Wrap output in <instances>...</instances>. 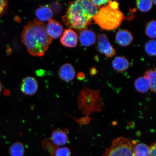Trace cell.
Wrapping results in <instances>:
<instances>
[{"mask_svg":"<svg viewBox=\"0 0 156 156\" xmlns=\"http://www.w3.org/2000/svg\"><path fill=\"white\" fill-rule=\"evenodd\" d=\"M150 147L146 144L137 143L134 146V156H149Z\"/></svg>","mask_w":156,"mask_h":156,"instance_id":"18","label":"cell"},{"mask_svg":"<svg viewBox=\"0 0 156 156\" xmlns=\"http://www.w3.org/2000/svg\"><path fill=\"white\" fill-rule=\"evenodd\" d=\"M98 10L90 1L77 0L68 4L66 14L62 17L64 24L70 29L81 31L90 25Z\"/></svg>","mask_w":156,"mask_h":156,"instance_id":"2","label":"cell"},{"mask_svg":"<svg viewBox=\"0 0 156 156\" xmlns=\"http://www.w3.org/2000/svg\"><path fill=\"white\" fill-rule=\"evenodd\" d=\"M21 41L31 55L42 56L51 43L52 38L48 34L44 23L36 19L24 27Z\"/></svg>","mask_w":156,"mask_h":156,"instance_id":"1","label":"cell"},{"mask_svg":"<svg viewBox=\"0 0 156 156\" xmlns=\"http://www.w3.org/2000/svg\"><path fill=\"white\" fill-rule=\"evenodd\" d=\"M2 89V85L1 81H0V93H1V92Z\"/></svg>","mask_w":156,"mask_h":156,"instance_id":"27","label":"cell"},{"mask_svg":"<svg viewBox=\"0 0 156 156\" xmlns=\"http://www.w3.org/2000/svg\"><path fill=\"white\" fill-rule=\"evenodd\" d=\"M147 78L151 85V90L152 92L156 93V72L155 70L151 69L145 72V75Z\"/></svg>","mask_w":156,"mask_h":156,"instance_id":"20","label":"cell"},{"mask_svg":"<svg viewBox=\"0 0 156 156\" xmlns=\"http://www.w3.org/2000/svg\"><path fill=\"white\" fill-rule=\"evenodd\" d=\"M126 18L119 9H113L107 5L98 9L93 19L101 29L111 31L118 28Z\"/></svg>","mask_w":156,"mask_h":156,"instance_id":"3","label":"cell"},{"mask_svg":"<svg viewBox=\"0 0 156 156\" xmlns=\"http://www.w3.org/2000/svg\"><path fill=\"white\" fill-rule=\"evenodd\" d=\"M136 141L124 137L113 140L102 156H134V148Z\"/></svg>","mask_w":156,"mask_h":156,"instance_id":"4","label":"cell"},{"mask_svg":"<svg viewBox=\"0 0 156 156\" xmlns=\"http://www.w3.org/2000/svg\"><path fill=\"white\" fill-rule=\"evenodd\" d=\"M7 9V1L0 0V18L6 12Z\"/></svg>","mask_w":156,"mask_h":156,"instance_id":"23","label":"cell"},{"mask_svg":"<svg viewBox=\"0 0 156 156\" xmlns=\"http://www.w3.org/2000/svg\"><path fill=\"white\" fill-rule=\"evenodd\" d=\"M84 76V75L83 73H80L78 74L77 77L79 79L82 80L83 79Z\"/></svg>","mask_w":156,"mask_h":156,"instance_id":"26","label":"cell"},{"mask_svg":"<svg viewBox=\"0 0 156 156\" xmlns=\"http://www.w3.org/2000/svg\"><path fill=\"white\" fill-rule=\"evenodd\" d=\"M110 1H105V0H101V1H97V0H91L90 1L94 5L97 7H101L102 5L108 4Z\"/></svg>","mask_w":156,"mask_h":156,"instance_id":"24","label":"cell"},{"mask_svg":"<svg viewBox=\"0 0 156 156\" xmlns=\"http://www.w3.org/2000/svg\"><path fill=\"white\" fill-rule=\"evenodd\" d=\"M46 29L49 36L54 39L60 37L63 31V26L60 23L52 19L48 21Z\"/></svg>","mask_w":156,"mask_h":156,"instance_id":"9","label":"cell"},{"mask_svg":"<svg viewBox=\"0 0 156 156\" xmlns=\"http://www.w3.org/2000/svg\"><path fill=\"white\" fill-rule=\"evenodd\" d=\"M156 145L155 142L151 144L150 147V153L149 156H156Z\"/></svg>","mask_w":156,"mask_h":156,"instance_id":"25","label":"cell"},{"mask_svg":"<svg viewBox=\"0 0 156 156\" xmlns=\"http://www.w3.org/2000/svg\"><path fill=\"white\" fill-rule=\"evenodd\" d=\"M130 66L129 60L126 58L122 56H118L113 60L112 67L115 70L123 73L128 69Z\"/></svg>","mask_w":156,"mask_h":156,"instance_id":"13","label":"cell"},{"mask_svg":"<svg viewBox=\"0 0 156 156\" xmlns=\"http://www.w3.org/2000/svg\"><path fill=\"white\" fill-rule=\"evenodd\" d=\"M78 36L73 29H66L60 38V42L66 47L73 48L76 46L78 43Z\"/></svg>","mask_w":156,"mask_h":156,"instance_id":"7","label":"cell"},{"mask_svg":"<svg viewBox=\"0 0 156 156\" xmlns=\"http://www.w3.org/2000/svg\"><path fill=\"white\" fill-rule=\"evenodd\" d=\"M36 15L38 20L41 22L48 21L53 16V12L51 8L48 5L39 7L36 11Z\"/></svg>","mask_w":156,"mask_h":156,"instance_id":"14","label":"cell"},{"mask_svg":"<svg viewBox=\"0 0 156 156\" xmlns=\"http://www.w3.org/2000/svg\"><path fill=\"white\" fill-rule=\"evenodd\" d=\"M97 40V49L100 53L108 58L112 57L116 54V51L109 42L106 34H99Z\"/></svg>","mask_w":156,"mask_h":156,"instance_id":"5","label":"cell"},{"mask_svg":"<svg viewBox=\"0 0 156 156\" xmlns=\"http://www.w3.org/2000/svg\"><path fill=\"white\" fill-rule=\"evenodd\" d=\"M9 152L11 156H23L25 153L24 145L20 142H16L10 147Z\"/></svg>","mask_w":156,"mask_h":156,"instance_id":"17","label":"cell"},{"mask_svg":"<svg viewBox=\"0 0 156 156\" xmlns=\"http://www.w3.org/2000/svg\"><path fill=\"white\" fill-rule=\"evenodd\" d=\"M134 86L138 92L145 93L151 89V85L149 80L145 76H141L136 79L134 82Z\"/></svg>","mask_w":156,"mask_h":156,"instance_id":"15","label":"cell"},{"mask_svg":"<svg viewBox=\"0 0 156 156\" xmlns=\"http://www.w3.org/2000/svg\"><path fill=\"white\" fill-rule=\"evenodd\" d=\"M152 2H153V3L155 5L156 4V1L155 0H154V1H152Z\"/></svg>","mask_w":156,"mask_h":156,"instance_id":"28","label":"cell"},{"mask_svg":"<svg viewBox=\"0 0 156 156\" xmlns=\"http://www.w3.org/2000/svg\"><path fill=\"white\" fill-rule=\"evenodd\" d=\"M79 38L82 45L85 47L93 45L97 41L96 34L92 30L87 29L80 31Z\"/></svg>","mask_w":156,"mask_h":156,"instance_id":"8","label":"cell"},{"mask_svg":"<svg viewBox=\"0 0 156 156\" xmlns=\"http://www.w3.org/2000/svg\"><path fill=\"white\" fill-rule=\"evenodd\" d=\"M58 75L62 80L69 82L73 81L75 77V69L71 64H64L58 69Z\"/></svg>","mask_w":156,"mask_h":156,"instance_id":"10","label":"cell"},{"mask_svg":"<svg viewBox=\"0 0 156 156\" xmlns=\"http://www.w3.org/2000/svg\"><path fill=\"white\" fill-rule=\"evenodd\" d=\"M51 140L54 145L58 147L65 145L68 141L67 130L57 129L53 130L51 134Z\"/></svg>","mask_w":156,"mask_h":156,"instance_id":"12","label":"cell"},{"mask_svg":"<svg viewBox=\"0 0 156 156\" xmlns=\"http://www.w3.org/2000/svg\"><path fill=\"white\" fill-rule=\"evenodd\" d=\"M48 146L45 145L49 151H50L51 153L52 154V156H71V150L67 147H59L56 146L55 148V146L52 145V147L49 144Z\"/></svg>","mask_w":156,"mask_h":156,"instance_id":"16","label":"cell"},{"mask_svg":"<svg viewBox=\"0 0 156 156\" xmlns=\"http://www.w3.org/2000/svg\"><path fill=\"white\" fill-rule=\"evenodd\" d=\"M38 89V83L37 80L34 77H25L21 81L20 90L23 94L32 96L36 94Z\"/></svg>","mask_w":156,"mask_h":156,"instance_id":"6","label":"cell"},{"mask_svg":"<svg viewBox=\"0 0 156 156\" xmlns=\"http://www.w3.org/2000/svg\"><path fill=\"white\" fill-rule=\"evenodd\" d=\"M145 49L148 55L154 56L156 54V42L155 40H152L146 42L145 44Z\"/></svg>","mask_w":156,"mask_h":156,"instance_id":"22","label":"cell"},{"mask_svg":"<svg viewBox=\"0 0 156 156\" xmlns=\"http://www.w3.org/2000/svg\"><path fill=\"white\" fill-rule=\"evenodd\" d=\"M156 22L155 20L150 21L146 25L145 34L149 37L152 39L156 38Z\"/></svg>","mask_w":156,"mask_h":156,"instance_id":"21","label":"cell"},{"mask_svg":"<svg viewBox=\"0 0 156 156\" xmlns=\"http://www.w3.org/2000/svg\"><path fill=\"white\" fill-rule=\"evenodd\" d=\"M115 40L119 45L125 47L132 44L133 41V37L129 31L126 29H122L117 32Z\"/></svg>","mask_w":156,"mask_h":156,"instance_id":"11","label":"cell"},{"mask_svg":"<svg viewBox=\"0 0 156 156\" xmlns=\"http://www.w3.org/2000/svg\"><path fill=\"white\" fill-rule=\"evenodd\" d=\"M136 5L140 11L146 12L151 10L153 3L151 0H138L136 2Z\"/></svg>","mask_w":156,"mask_h":156,"instance_id":"19","label":"cell"}]
</instances>
